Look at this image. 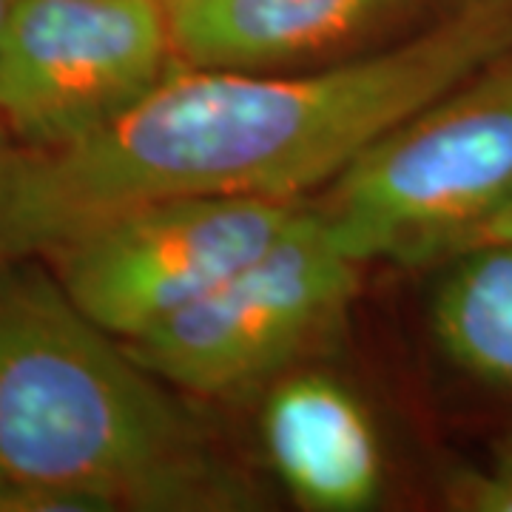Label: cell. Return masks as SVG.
I'll use <instances>...</instances> for the list:
<instances>
[{
	"instance_id": "cell-1",
	"label": "cell",
	"mask_w": 512,
	"mask_h": 512,
	"mask_svg": "<svg viewBox=\"0 0 512 512\" xmlns=\"http://www.w3.org/2000/svg\"><path fill=\"white\" fill-rule=\"evenodd\" d=\"M512 55V0H467L402 43L308 69L174 66L92 134L23 148L0 256H43L117 211L171 197L305 200L367 146Z\"/></svg>"
},
{
	"instance_id": "cell-2",
	"label": "cell",
	"mask_w": 512,
	"mask_h": 512,
	"mask_svg": "<svg viewBox=\"0 0 512 512\" xmlns=\"http://www.w3.org/2000/svg\"><path fill=\"white\" fill-rule=\"evenodd\" d=\"M251 484L40 256L0 259V512H231Z\"/></svg>"
},
{
	"instance_id": "cell-3",
	"label": "cell",
	"mask_w": 512,
	"mask_h": 512,
	"mask_svg": "<svg viewBox=\"0 0 512 512\" xmlns=\"http://www.w3.org/2000/svg\"><path fill=\"white\" fill-rule=\"evenodd\" d=\"M512 191V57H501L367 146L316 202L359 262L430 251Z\"/></svg>"
},
{
	"instance_id": "cell-4",
	"label": "cell",
	"mask_w": 512,
	"mask_h": 512,
	"mask_svg": "<svg viewBox=\"0 0 512 512\" xmlns=\"http://www.w3.org/2000/svg\"><path fill=\"white\" fill-rule=\"evenodd\" d=\"M362 268L308 202L274 245L126 348L174 390L237 396L311 348L345 313Z\"/></svg>"
},
{
	"instance_id": "cell-5",
	"label": "cell",
	"mask_w": 512,
	"mask_h": 512,
	"mask_svg": "<svg viewBox=\"0 0 512 512\" xmlns=\"http://www.w3.org/2000/svg\"><path fill=\"white\" fill-rule=\"evenodd\" d=\"M305 205L274 197L143 202L94 222L40 259L94 325L128 345L274 245Z\"/></svg>"
},
{
	"instance_id": "cell-6",
	"label": "cell",
	"mask_w": 512,
	"mask_h": 512,
	"mask_svg": "<svg viewBox=\"0 0 512 512\" xmlns=\"http://www.w3.org/2000/svg\"><path fill=\"white\" fill-rule=\"evenodd\" d=\"M174 66L168 0H15L0 37V128L23 148L66 146Z\"/></svg>"
},
{
	"instance_id": "cell-7",
	"label": "cell",
	"mask_w": 512,
	"mask_h": 512,
	"mask_svg": "<svg viewBox=\"0 0 512 512\" xmlns=\"http://www.w3.org/2000/svg\"><path fill=\"white\" fill-rule=\"evenodd\" d=\"M421 0H168L177 66L308 69Z\"/></svg>"
},
{
	"instance_id": "cell-8",
	"label": "cell",
	"mask_w": 512,
	"mask_h": 512,
	"mask_svg": "<svg viewBox=\"0 0 512 512\" xmlns=\"http://www.w3.org/2000/svg\"><path fill=\"white\" fill-rule=\"evenodd\" d=\"M262 441L288 493L308 510H367L382 490L376 427L345 384L322 373H291L262 410Z\"/></svg>"
},
{
	"instance_id": "cell-9",
	"label": "cell",
	"mask_w": 512,
	"mask_h": 512,
	"mask_svg": "<svg viewBox=\"0 0 512 512\" xmlns=\"http://www.w3.org/2000/svg\"><path fill=\"white\" fill-rule=\"evenodd\" d=\"M430 325L447 359L512 390V248H473L441 262Z\"/></svg>"
},
{
	"instance_id": "cell-10",
	"label": "cell",
	"mask_w": 512,
	"mask_h": 512,
	"mask_svg": "<svg viewBox=\"0 0 512 512\" xmlns=\"http://www.w3.org/2000/svg\"><path fill=\"white\" fill-rule=\"evenodd\" d=\"M444 501L458 512H512V439L476 467H464L447 478Z\"/></svg>"
},
{
	"instance_id": "cell-11",
	"label": "cell",
	"mask_w": 512,
	"mask_h": 512,
	"mask_svg": "<svg viewBox=\"0 0 512 512\" xmlns=\"http://www.w3.org/2000/svg\"><path fill=\"white\" fill-rule=\"evenodd\" d=\"M490 245L512 248V191L495 205H490L481 217L461 225L453 234L441 239L427 256V265H441L450 256L473 251V248H490Z\"/></svg>"
},
{
	"instance_id": "cell-12",
	"label": "cell",
	"mask_w": 512,
	"mask_h": 512,
	"mask_svg": "<svg viewBox=\"0 0 512 512\" xmlns=\"http://www.w3.org/2000/svg\"><path fill=\"white\" fill-rule=\"evenodd\" d=\"M15 157H18V143L0 128V220H3V202H6V188H9Z\"/></svg>"
},
{
	"instance_id": "cell-13",
	"label": "cell",
	"mask_w": 512,
	"mask_h": 512,
	"mask_svg": "<svg viewBox=\"0 0 512 512\" xmlns=\"http://www.w3.org/2000/svg\"><path fill=\"white\" fill-rule=\"evenodd\" d=\"M12 3H15V0H0V37H3L6 18H9V12H12Z\"/></svg>"
}]
</instances>
